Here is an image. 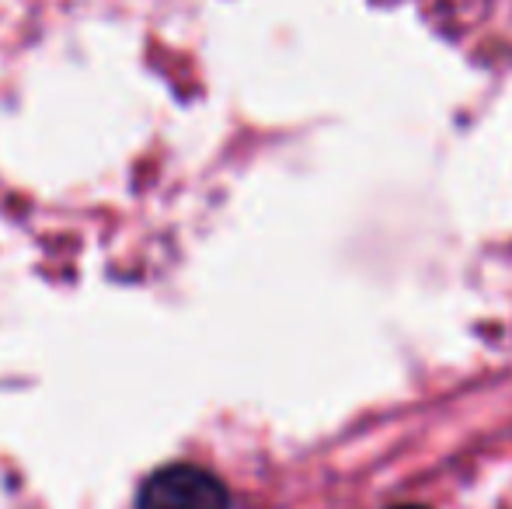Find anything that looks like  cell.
I'll use <instances>...</instances> for the list:
<instances>
[{
    "label": "cell",
    "instance_id": "1",
    "mask_svg": "<svg viewBox=\"0 0 512 509\" xmlns=\"http://www.w3.org/2000/svg\"><path fill=\"white\" fill-rule=\"evenodd\" d=\"M136 509H230L227 485L196 464H168L143 482Z\"/></svg>",
    "mask_w": 512,
    "mask_h": 509
},
{
    "label": "cell",
    "instance_id": "2",
    "mask_svg": "<svg viewBox=\"0 0 512 509\" xmlns=\"http://www.w3.org/2000/svg\"><path fill=\"white\" fill-rule=\"evenodd\" d=\"M398 509H422V506H398Z\"/></svg>",
    "mask_w": 512,
    "mask_h": 509
}]
</instances>
